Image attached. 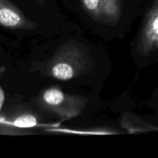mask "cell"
<instances>
[{
  "label": "cell",
  "instance_id": "277c9868",
  "mask_svg": "<svg viewBox=\"0 0 158 158\" xmlns=\"http://www.w3.org/2000/svg\"><path fill=\"white\" fill-rule=\"evenodd\" d=\"M87 12L97 21L116 23L121 15L119 0H81Z\"/></svg>",
  "mask_w": 158,
  "mask_h": 158
},
{
  "label": "cell",
  "instance_id": "6da1fadb",
  "mask_svg": "<svg viewBox=\"0 0 158 158\" xmlns=\"http://www.w3.org/2000/svg\"><path fill=\"white\" fill-rule=\"evenodd\" d=\"M90 66L88 54L78 45L65 43L43 66V73L50 77L67 81L85 73Z\"/></svg>",
  "mask_w": 158,
  "mask_h": 158
},
{
  "label": "cell",
  "instance_id": "5b68a950",
  "mask_svg": "<svg viewBox=\"0 0 158 158\" xmlns=\"http://www.w3.org/2000/svg\"><path fill=\"white\" fill-rule=\"evenodd\" d=\"M0 25L10 29H33L37 25L8 0H0Z\"/></svg>",
  "mask_w": 158,
  "mask_h": 158
},
{
  "label": "cell",
  "instance_id": "7a4b0ae2",
  "mask_svg": "<svg viewBox=\"0 0 158 158\" xmlns=\"http://www.w3.org/2000/svg\"><path fill=\"white\" fill-rule=\"evenodd\" d=\"M37 104L42 110L65 120L80 115L86 106L87 99L81 96L65 94L58 88L51 87L40 94Z\"/></svg>",
  "mask_w": 158,
  "mask_h": 158
},
{
  "label": "cell",
  "instance_id": "8992f818",
  "mask_svg": "<svg viewBox=\"0 0 158 158\" xmlns=\"http://www.w3.org/2000/svg\"><path fill=\"white\" fill-rule=\"evenodd\" d=\"M120 124L122 127L129 134L158 131L157 126L147 123L131 114H124L121 120Z\"/></svg>",
  "mask_w": 158,
  "mask_h": 158
},
{
  "label": "cell",
  "instance_id": "9c48e42d",
  "mask_svg": "<svg viewBox=\"0 0 158 158\" xmlns=\"http://www.w3.org/2000/svg\"><path fill=\"white\" fill-rule=\"evenodd\" d=\"M33 1L37 2L39 3V4H43V3L45 2V0H33Z\"/></svg>",
  "mask_w": 158,
  "mask_h": 158
},
{
  "label": "cell",
  "instance_id": "ba28073f",
  "mask_svg": "<svg viewBox=\"0 0 158 158\" xmlns=\"http://www.w3.org/2000/svg\"><path fill=\"white\" fill-rule=\"evenodd\" d=\"M4 100H5L4 91H3L2 88L0 86V111H1L3 103H4Z\"/></svg>",
  "mask_w": 158,
  "mask_h": 158
},
{
  "label": "cell",
  "instance_id": "52a82bcc",
  "mask_svg": "<svg viewBox=\"0 0 158 158\" xmlns=\"http://www.w3.org/2000/svg\"><path fill=\"white\" fill-rule=\"evenodd\" d=\"M37 118L31 114H20L11 121L12 126L16 128L33 127L37 125Z\"/></svg>",
  "mask_w": 158,
  "mask_h": 158
},
{
  "label": "cell",
  "instance_id": "3957f363",
  "mask_svg": "<svg viewBox=\"0 0 158 158\" xmlns=\"http://www.w3.org/2000/svg\"><path fill=\"white\" fill-rule=\"evenodd\" d=\"M158 50V0H156L147 12L137 41V52L148 56Z\"/></svg>",
  "mask_w": 158,
  "mask_h": 158
}]
</instances>
